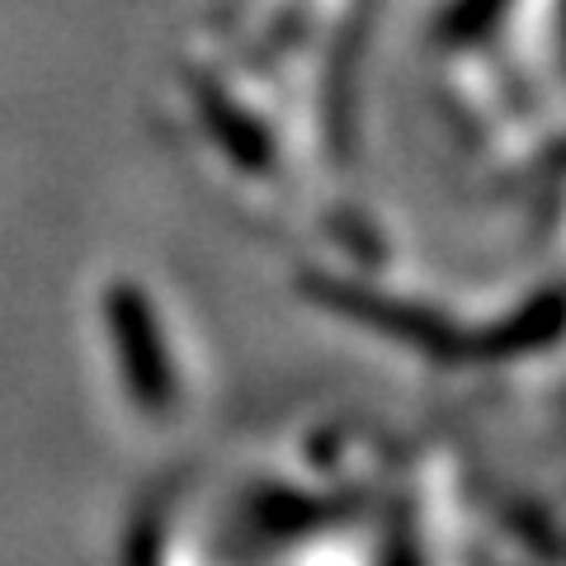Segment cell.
Here are the masks:
<instances>
[{
	"mask_svg": "<svg viewBox=\"0 0 566 566\" xmlns=\"http://www.w3.org/2000/svg\"><path fill=\"white\" fill-rule=\"evenodd\" d=\"M562 331V307H557V293L547 289L538 293L534 303H524L520 312H510L501 326L476 335L468 345V354H495V359H510V354H528V349H547Z\"/></svg>",
	"mask_w": 566,
	"mask_h": 566,
	"instance_id": "cell-4",
	"label": "cell"
},
{
	"mask_svg": "<svg viewBox=\"0 0 566 566\" xmlns=\"http://www.w3.org/2000/svg\"><path fill=\"white\" fill-rule=\"evenodd\" d=\"M510 6H515V0H453L444 10V20H439V43H449V48L482 43L510 14Z\"/></svg>",
	"mask_w": 566,
	"mask_h": 566,
	"instance_id": "cell-5",
	"label": "cell"
},
{
	"mask_svg": "<svg viewBox=\"0 0 566 566\" xmlns=\"http://www.w3.org/2000/svg\"><path fill=\"white\" fill-rule=\"evenodd\" d=\"M387 566H420L416 547L406 543V538H397V543H392V553H387Z\"/></svg>",
	"mask_w": 566,
	"mask_h": 566,
	"instance_id": "cell-6",
	"label": "cell"
},
{
	"mask_svg": "<svg viewBox=\"0 0 566 566\" xmlns=\"http://www.w3.org/2000/svg\"><path fill=\"white\" fill-rule=\"evenodd\" d=\"M104 326L114 335L128 397L147 416H166L180 401V378H175V359H170V345H166V331H161V316H156L151 297L128 279L109 283L104 289Z\"/></svg>",
	"mask_w": 566,
	"mask_h": 566,
	"instance_id": "cell-1",
	"label": "cell"
},
{
	"mask_svg": "<svg viewBox=\"0 0 566 566\" xmlns=\"http://www.w3.org/2000/svg\"><path fill=\"white\" fill-rule=\"evenodd\" d=\"M307 289L326 312H340L354 326L392 335V340L430 354V359H458V354H468V335L444 312H434L424 303H406V297L364 289V283H349V279H322V274L307 279Z\"/></svg>",
	"mask_w": 566,
	"mask_h": 566,
	"instance_id": "cell-2",
	"label": "cell"
},
{
	"mask_svg": "<svg viewBox=\"0 0 566 566\" xmlns=\"http://www.w3.org/2000/svg\"><path fill=\"white\" fill-rule=\"evenodd\" d=\"M199 99H203V123H208V133L222 142V151L232 156V161H237L241 170L260 175V170H270V166H274L270 133H264L260 123H255L251 114H245L237 99H227L222 91H212V85H203Z\"/></svg>",
	"mask_w": 566,
	"mask_h": 566,
	"instance_id": "cell-3",
	"label": "cell"
}]
</instances>
